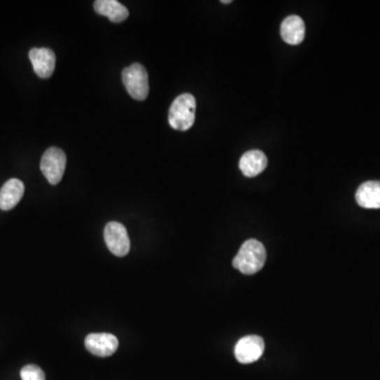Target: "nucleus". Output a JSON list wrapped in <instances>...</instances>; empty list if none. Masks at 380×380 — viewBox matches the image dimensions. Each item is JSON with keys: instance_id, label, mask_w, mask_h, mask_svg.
<instances>
[{"instance_id": "obj_1", "label": "nucleus", "mask_w": 380, "mask_h": 380, "mask_svg": "<svg viewBox=\"0 0 380 380\" xmlns=\"http://www.w3.org/2000/svg\"><path fill=\"white\" fill-rule=\"evenodd\" d=\"M267 261V251L265 245L255 239L245 241L232 261L234 269L245 275L258 273L265 267Z\"/></svg>"}, {"instance_id": "obj_2", "label": "nucleus", "mask_w": 380, "mask_h": 380, "mask_svg": "<svg viewBox=\"0 0 380 380\" xmlns=\"http://www.w3.org/2000/svg\"><path fill=\"white\" fill-rule=\"evenodd\" d=\"M196 99L189 93L178 95L170 106L168 122L174 130L186 132L196 120Z\"/></svg>"}, {"instance_id": "obj_3", "label": "nucleus", "mask_w": 380, "mask_h": 380, "mask_svg": "<svg viewBox=\"0 0 380 380\" xmlns=\"http://www.w3.org/2000/svg\"><path fill=\"white\" fill-rule=\"evenodd\" d=\"M122 83L132 99L144 101L148 97L149 80L147 70L141 64H132L122 71Z\"/></svg>"}, {"instance_id": "obj_4", "label": "nucleus", "mask_w": 380, "mask_h": 380, "mask_svg": "<svg viewBox=\"0 0 380 380\" xmlns=\"http://www.w3.org/2000/svg\"><path fill=\"white\" fill-rule=\"evenodd\" d=\"M67 157L62 149L51 147L43 153L41 161V170L48 182L58 184L65 174Z\"/></svg>"}, {"instance_id": "obj_5", "label": "nucleus", "mask_w": 380, "mask_h": 380, "mask_svg": "<svg viewBox=\"0 0 380 380\" xmlns=\"http://www.w3.org/2000/svg\"><path fill=\"white\" fill-rule=\"evenodd\" d=\"M106 245L113 255L125 257L130 251V240L126 227L118 222H109L104 230Z\"/></svg>"}, {"instance_id": "obj_6", "label": "nucleus", "mask_w": 380, "mask_h": 380, "mask_svg": "<svg viewBox=\"0 0 380 380\" xmlns=\"http://www.w3.org/2000/svg\"><path fill=\"white\" fill-rule=\"evenodd\" d=\"M265 352V340L257 335L245 336L237 342L234 356L239 363L248 365L258 360Z\"/></svg>"}, {"instance_id": "obj_7", "label": "nucleus", "mask_w": 380, "mask_h": 380, "mask_svg": "<svg viewBox=\"0 0 380 380\" xmlns=\"http://www.w3.org/2000/svg\"><path fill=\"white\" fill-rule=\"evenodd\" d=\"M85 346L95 356L109 357L118 351V340L112 334H89L85 339Z\"/></svg>"}, {"instance_id": "obj_8", "label": "nucleus", "mask_w": 380, "mask_h": 380, "mask_svg": "<svg viewBox=\"0 0 380 380\" xmlns=\"http://www.w3.org/2000/svg\"><path fill=\"white\" fill-rule=\"evenodd\" d=\"M33 69L41 78H49L55 69L56 57L49 48H33L29 53Z\"/></svg>"}, {"instance_id": "obj_9", "label": "nucleus", "mask_w": 380, "mask_h": 380, "mask_svg": "<svg viewBox=\"0 0 380 380\" xmlns=\"http://www.w3.org/2000/svg\"><path fill=\"white\" fill-rule=\"evenodd\" d=\"M24 194V185L18 178H11L0 189V209L11 211L22 200Z\"/></svg>"}, {"instance_id": "obj_10", "label": "nucleus", "mask_w": 380, "mask_h": 380, "mask_svg": "<svg viewBox=\"0 0 380 380\" xmlns=\"http://www.w3.org/2000/svg\"><path fill=\"white\" fill-rule=\"evenodd\" d=\"M356 202L359 206L367 209H380V182L367 181L358 187L356 192Z\"/></svg>"}, {"instance_id": "obj_11", "label": "nucleus", "mask_w": 380, "mask_h": 380, "mask_svg": "<svg viewBox=\"0 0 380 380\" xmlns=\"http://www.w3.org/2000/svg\"><path fill=\"white\" fill-rule=\"evenodd\" d=\"M239 166L245 176L253 178L265 171L267 166V157L261 150H249L242 155Z\"/></svg>"}, {"instance_id": "obj_12", "label": "nucleus", "mask_w": 380, "mask_h": 380, "mask_svg": "<svg viewBox=\"0 0 380 380\" xmlns=\"http://www.w3.org/2000/svg\"><path fill=\"white\" fill-rule=\"evenodd\" d=\"M280 32H281L282 38L288 45H300L305 37L304 22L299 16H288L282 22Z\"/></svg>"}, {"instance_id": "obj_13", "label": "nucleus", "mask_w": 380, "mask_h": 380, "mask_svg": "<svg viewBox=\"0 0 380 380\" xmlns=\"http://www.w3.org/2000/svg\"><path fill=\"white\" fill-rule=\"evenodd\" d=\"M94 10L99 15L109 18L110 22H122L129 16V12L125 6L116 0H97Z\"/></svg>"}, {"instance_id": "obj_14", "label": "nucleus", "mask_w": 380, "mask_h": 380, "mask_svg": "<svg viewBox=\"0 0 380 380\" xmlns=\"http://www.w3.org/2000/svg\"><path fill=\"white\" fill-rule=\"evenodd\" d=\"M22 380H45V375L41 367L35 365H28L20 371Z\"/></svg>"}, {"instance_id": "obj_15", "label": "nucleus", "mask_w": 380, "mask_h": 380, "mask_svg": "<svg viewBox=\"0 0 380 380\" xmlns=\"http://www.w3.org/2000/svg\"><path fill=\"white\" fill-rule=\"evenodd\" d=\"M222 3H230L232 1L230 0H226V1H221Z\"/></svg>"}]
</instances>
